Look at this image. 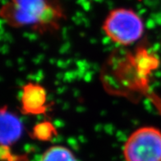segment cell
<instances>
[{
    "instance_id": "cell-1",
    "label": "cell",
    "mask_w": 161,
    "mask_h": 161,
    "mask_svg": "<svg viewBox=\"0 0 161 161\" xmlns=\"http://www.w3.org/2000/svg\"><path fill=\"white\" fill-rule=\"evenodd\" d=\"M62 17V8L52 0H8L0 8V17L17 28L52 27Z\"/></svg>"
},
{
    "instance_id": "cell-2",
    "label": "cell",
    "mask_w": 161,
    "mask_h": 161,
    "mask_svg": "<svg viewBox=\"0 0 161 161\" xmlns=\"http://www.w3.org/2000/svg\"><path fill=\"white\" fill-rule=\"evenodd\" d=\"M103 31L114 43L127 46L142 38L145 25L142 17L135 11L119 8L111 10L106 16Z\"/></svg>"
},
{
    "instance_id": "cell-3",
    "label": "cell",
    "mask_w": 161,
    "mask_h": 161,
    "mask_svg": "<svg viewBox=\"0 0 161 161\" xmlns=\"http://www.w3.org/2000/svg\"><path fill=\"white\" fill-rule=\"evenodd\" d=\"M125 161H161V131L142 127L127 137L123 151Z\"/></svg>"
},
{
    "instance_id": "cell-4",
    "label": "cell",
    "mask_w": 161,
    "mask_h": 161,
    "mask_svg": "<svg viewBox=\"0 0 161 161\" xmlns=\"http://www.w3.org/2000/svg\"><path fill=\"white\" fill-rule=\"evenodd\" d=\"M47 100V93L44 87L36 83H28L21 91V111L27 115L44 114L48 107Z\"/></svg>"
},
{
    "instance_id": "cell-5",
    "label": "cell",
    "mask_w": 161,
    "mask_h": 161,
    "mask_svg": "<svg viewBox=\"0 0 161 161\" xmlns=\"http://www.w3.org/2000/svg\"><path fill=\"white\" fill-rule=\"evenodd\" d=\"M23 126L21 119L7 107L0 108V147L6 148L21 138Z\"/></svg>"
},
{
    "instance_id": "cell-6",
    "label": "cell",
    "mask_w": 161,
    "mask_h": 161,
    "mask_svg": "<svg viewBox=\"0 0 161 161\" xmlns=\"http://www.w3.org/2000/svg\"><path fill=\"white\" fill-rule=\"evenodd\" d=\"M40 161H78L74 153L64 146H53L43 153Z\"/></svg>"
},
{
    "instance_id": "cell-7",
    "label": "cell",
    "mask_w": 161,
    "mask_h": 161,
    "mask_svg": "<svg viewBox=\"0 0 161 161\" xmlns=\"http://www.w3.org/2000/svg\"><path fill=\"white\" fill-rule=\"evenodd\" d=\"M54 134V128L51 123L47 122L36 125L33 130V136L41 141L49 140L53 137Z\"/></svg>"
}]
</instances>
